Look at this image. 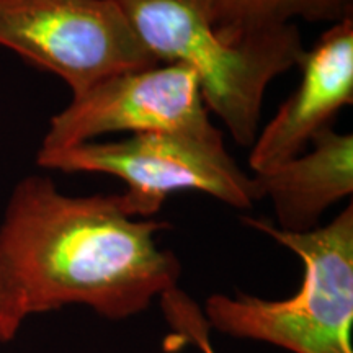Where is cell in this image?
I'll list each match as a JSON object with an SVG mask.
<instances>
[{
	"label": "cell",
	"mask_w": 353,
	"mask_h": 353,
	"mask_svg": "<svg viewBox=\"0 0 353 353\" xmlns=\"http://www.w3.org/2000/svg\"><path fill=\"white\" fill-rule=\"evenodd\" d=\"M167 228L128 214L120 195L68 196L46 176L32 175L7 203L0 259L26 317L82 304L125 319L176 288L179 259L156 241Z\"/></svg>",
	"instance_id": "6da1fadb"
},
{
	"label": "cell",
	"mask_w": 353,
	"mask_h": 353,
	"mask_svg": "<svg viewBox=\"0 0 353 353\" xmlns=\"http://www.w3.org/2000/svg\"><path fill=\"white\" fill-rule=\"evenodd\" d=\"M117 2L154 59L192 69L206 108L237 144H254L267 87L299 65L306 51L296 23L229 41L210 23L200 0Z\"/></svg>",
	"instance_id": "7a4b0ae2"
},
{
	"label": "cell",
	"mask_w": 353,
	"mask_h": 353,
	"mask_svg": "<svg viewBox=\"0 0 353 353\" xmlns=\"http://www.w3.org/2000/svg\"><path fill=\"white\" fill-rule=\"evenodd\" d=\"M244 223L301 259L303 283L294 296L281 301L213 294L205 307L210 325L293 353H353V206L304 232L281 231L262 218H244Z\"/></svg>",
	"instance_id": "3957f363"
},
{
	"label": "cell",
	"mask_w": 353,
	"mask_h": 353,
	"mask_svg": "<svg viewBox=\"0 0 353 353\" xmlns=\"http://www.w3.org/2000/svg\"><path fill=\"white\" fill-rule=\"evenodd\" d=\"M38 164L63 172H94L121 179L123 208L134 218H152L167 196L200 192L234 208H250L260 198L249 176L224 148L223 138L174 132H143L113 143H82L39 149Z\"/></svg>",
	"instance_id": "277c9868"
},
{
	"label": "cell",
	"mask_w": 353,
	"mask_h": 353,
	"mask_svg": "<svg viewBox=\"0 0 353 353\" xmlns=\"http://www.w3.org/2000/svg\"><path fill=\"white\" fill-rule=\"evenodd\" d=\"M0 46L56 74L72 97L108 77L161 64L117 0H0Z\"/></svg>",
	"instance_id": "5b68a950"
},
{
	"label": "cell",
	"mask_w": 353,
	"mask_h": 353,
	"mask_svg": "<svg viewBox=\"0 0 353 353\" xmlns=\"http://www.w3.org/2000/svg\"><path fill=\"white\" fill-rule=\"evenodd\" d=\"M110 132L223 138L210 120L196 74L175 63L128 70L74 95L51 118L41 149L72 148Z\"/></svg>",
	"instance_id": "8992f818"
},
{
	"label": "cell",
	"mask_w": 353,
	"mask_h": 353,
	"mask_svg": "<svg viewBox=\"0 0 353 353\" xmlns=\"http://www.w3.org/2000/svg\"><path fill=\"white\" fill-rule=\"evenodd\" d=\"M301 82L254 141L249 165L262 174L304 151L353 101V19L334 23L301 57Z\"/></svg>",
	"instance_id": "52a82bcc"
},
{
	"label": "cell",
	"mask_w": 353,
	"mask_h": 353,
	"mask_svg": "<svg viewBox=\"0 0 353 353\" xmlns=\"http://www.w3.org/2000/svg\"><path fill=\"white\" fill-rule=\"evenodd\" d=\"M312 151L301 152L275 169L254 174L260 198L268 196L278 218V229L304 232L330 206L353 192V136L332 126L316 132Z\"/></svg>",
	"instance_id": "ba28073f"
},
{
	"label": "cell",
	"mask_w": 353,
	"mask_h": 353,
	"mask_svg": "<svg viewBox=\"0 0 353 353\" xmlns=\"http://www.w3.org/2000/svg\"><path fill=\"white\" fill-rule=\"evenodd\" d=\"M210 23L229 41L291 25L296 19L339 23L353 19V0H200Z\"/></svg>",
	"instance_id": "9c48e42d"
},
{
	"label": "cell",
	"mask_w": 353,
	"mask_h": 353,
	"mask_svg": "<svg viewBox=\"0 0 353 353\" xmlns=\"http://www.w3.org/2000/svg\"><path fill=\"white\" fill-rule=\"evenodd\" d=\"M26 319L20 293L0 259V343L12 341Z\"/></svg>",
	"instance_id": "30bf717a"
}]
</instances>
